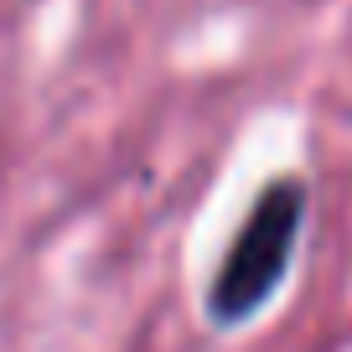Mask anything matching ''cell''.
I'll use <instances>...</instances> for the list:
<instances>
[{"mask_svg":"<svg viewBox=\"0 0 352 352\" xmlns=\"http://www.w3.org/2000/svg\"><path fill=\"white\" fill-rule=\"evenodd\" d=\"M300 223H306V182L300 176H275L259 197L249 202V218L233 233L218 275L208 285V321L223 331L249 327L270 300L280 280L290 275Z\"/></svg>","mask_w":352,"mask_h":352,"instance_id":"6da1fadb","label":"cell"}]
</instances>
